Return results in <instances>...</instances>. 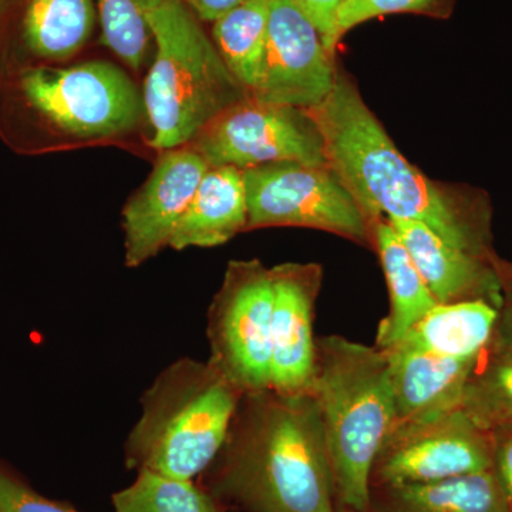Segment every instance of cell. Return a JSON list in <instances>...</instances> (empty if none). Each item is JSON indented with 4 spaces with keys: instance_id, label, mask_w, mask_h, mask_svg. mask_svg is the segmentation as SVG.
<instances>
[{
    "instance_id": "obj_1",
    "label": "cell",
    "mask_w": 512,
    "mask_h": 512,
    "mask_svg": "<svg viewBox=\"0 0 512 512\" xmlns=\"http://www.w3.org/2000/svg\"><path fill=\"white\" fill-rule=\"evenodd\" d=\"M306 113L322 136L330 170L372 225L377 218L421 222L464 251L501 261L493 247L487 195L431 180L410 163L342 67L329 96Z\"/></svg>"
},
{
    "instance_id": "obj_2",
    "label": "cell",
    "mask_w": 512,
    "mask_h": 512,
    "mask_svg": "<svg viewBox=\"0 0 512 512\" xmlns=\"http://www.w3.org/2000/svg\"><path fill=\"white\" fill-rule=\"evenodd\" d=\"M205 488L245 512H339L322 421L309 392L242 394Z\"/></svg>"
},
{
    "instance_id": "obj_3",
    "label": "cell",
    "mask_w": 512,
    "mask_h": 512,
    "mask_svg": "<svg viewBox=\"0 0 512 512\" xmlns=\"http://www.w3.org/2000/svg\"><path fill=\"white\" fill-rule=\"evenodd\" d=\"M146 136L141 87L110 60L42 67L0 82V141L19 156L128 148L146 144Z\"/></svg>"
},
{
    "instance_id": "obj_4",
    "label": "cell",
    "mask_w": 512,
    "mask_h": 512,
    "mask_svg": "<svg viewBox=\"0 0 512 512\" xmlns=\"http://www.w3.org/2000/svg\"><path fill=\"white\" fill-rule=\"evenodd\" d=\"M309 393L322 421L339 511L370 512L373 467L397 423L389 359L375 345L322 336Z\"/></svg>"
},
{
    "instance_id": "obj_5",
    "label": "cell",
    "mask_w": 512,
    "mask_h": 512,
    "mask_svg": "<svg viewBox=\"0 0 512 512\" xmlns=\"http://www.w3.org/2000/svg\"><path fill=\"white\" fill-rule=\"evenodd\" d=\"M242 393L210 360H177L141 397L126 441L130 470L197 480L220 454Z\"/></svg>"
},
{
    "instance_id": "obj_6",
    "label": "cell",
    "mask_w": 512,
    "mask_h": 512,
    "mask_svg": "<svg viewBox=\"0 0 512 512\" xmlns=\"http://www.w3.org/2000/svg\"><path fill=\"white\" fill-rule=\"evenodd\" d=\"M150 25L154 57L141 87L146 144L163 153L188 146L248 93L184 0H167L151 13Z\"/></svg>"
},
{
    "instance_id": "obj_7",
    "label": "cell",
    "mask_w": 512,
    "mask_h": 512,
    "mask_svg": "<svg viewBox=\"0 0 512 512\" xmlns=\"http://www.w3.org/2000/svg\"><path fill=\"white\" fill-rule=\"evenodd\" d=\"M247 231L311 228L372 249V222L329 167L281 161L242 171Z\"/></svg>"
},
{
    "instance_id": "obj_8",
    "label": "cell",
    "mask_w": 512,
    "mask_h": 512,
    "mask_svg": "<svg viewBox=\"0 0 512 512\" xmlns=\"http://www.w3.org/2000/svg\"><path fill=\"white\" fill-rule=\"evenodd\" d=\"M272 309L271 268L229 262L208 311V360L242 394L271 389Z\"/></svg>"
},
{
    "instance_id": "obj_9",
    "label": "cell",
    "mask_w": 512,
    "mask_h": 512,
    "mask_svg": "<svg viewBox=\"0 0 512 512\" xmlns=\"http://www.w3.org/2000/svg\"><path fill=\"white\" fill-rule=\"evenodd\" d=\"M188 146L210 167L247 171L281 161L329 167L322 136L306 110L249 94L222 111Z\"/></svg>"
},
{
    "instance_id": "obj_10",
    "label": "cell",
    "mask_w": 512,
    "mask_h": 512,
    "mask_svg": "<svg viewBox=\"0 0 512 512\" xmlns=\"http://www.w3.org/2000/svg\"><path fill=\"white\" fill-rule=\"evenodd\" d=\"M490 431L461 409L397 423L376 458L372 488L440 483L491 470Z\"/></svg>"
},
{
    "instance_id": "obj_11",
    "label": "cell",
    "mask_w": 512,
    "mask_h": 512,
    "mask_svg": "<svg viewBox=\"0 0 512 512\" xmlns=\"http://www.w3.org/2000/svg\"><path fill=\"white\" fill-rule=\"evenodd\" d=\"M97 25L94 0H0V82L74 62Z\"/></svg>"
},
{
    "instance_id": "obj_12",
    "label": "cell",
    "mask_w": 512,
    "mask_h": 512,
    "mask_svg": "<svg viewBox=\"0 0 512 512\" xmlns=\"http://www.w3.org/2000/svg\"><path fill=\"white\" fill-rule=\"evenodd\" d=\"M338 70L308 16L292 0H271L264 70L249 96L309 110L332 92Z\"/></svg>"
},
{
    "instance_id": "obj_13",
    "label": "cell",
    "mask_w": 512,
    "mask_h": 512,
    "mask_svg": "<svg viewBox=\"0 0 512 512\" xmlns=\"http://www.w3.org/2000/svg\"><path fill=\"white\" fill-rule=\"evenodd\" d=\"M210 165L190 146L158 153L146 183L123 208L124 264L138 268L170 248L175 228L190 207Z\"/></svg>"
},
{
    "instance_id": "obj_14",
    "label": "cell",
    "mask_w": 512,
    "mask_h": 512,
    "mask_svg": "<svg viewBox=\"0 0 512 512\" xmlns=\"http://www.w3.org/2000/svg\"><path fill=\"white\" fill-rule=\"evenodd\" d=\"M271 276V389L281 393L309 392L316 356L313 320L323 268L316 262H284L271 268Z\"/></svg>"
},
{
    "instance_id": "obj_15",
    "label": "cell",
    "mask_w": 512,
    "mask_h": 512,
    "mask_svg": "<svg viewBox=\"0 0 512 512\" xmlns=\"http://www.w3.org/2000/svg\"><path fill=\"white\" fill-rule=\"evenodd\" d=\"M387 220V218H386ZM402 239L437 303L485 301L500 309L503 259L488 261L444 241L421 222L387 220Z\"/></svg>"
},
{
    "instance_id": "obj_16",
    "label": "cell",
    "mask_w": 512,
    "mask_h": 512,
    "mask_svg": "<svg viewBox=\"0 0 512 512\" xmlns=\"http://www.w3.org/2000/svg\"><path fill=\"white\" fill-rule=\"evenodd\" d=\"M383 352L390 363L397 423L460 409L477 357L450 359L402 345Z\"/></svg>"
},
{
    "instance_id": "obj_17",
    "label": "cell",
    "mask_w": 512,
    "mask_h": 512,
    "mask_svg": "<svg viewBox=\"0 0 512 512\" xmlns=\"http://www.w3.org/2000/svg\"><path fill=\"white\" fill-rule=\"evenodd\" d=\"M244 173L234 167H210L190 207L175 228L170 248H214L247 231Z\"/></svg>"
},
{
    "instance_id": "obj_18",
    "label": "cell",
    "mask_w": 512,
    "mask_h": 512,
    "mask_svg": "<svg viewBox=\"0 0 512 512\" xmlns=\"http://www.w3.org/2000/svg\"><path fill=\"white\" fill-rule=\"evenodd\" d=\"M372 249L379 256L389 291V312L377 326L375 343L376 348L386 350L397 345L439 303L386 218L373 222Z\"/></svg>"
},
{
    "instance_id": "obj_19",
    "label": "cell",
    "mask_w": 512,
    "mask_h": 512,
    "mask_svg": "<svg viewBox=\"0 0 512 512\" xmlns=\"http://www.w3.org/2000/svg\"><path fill=\"white\" fill-rule=\"evenodd\" d=\"M498 315L500 309L490 302L439 303L397 345L450 359H473L493 343Z\"/></svg>"
},
{
    "instance_id": "obj_20",
    "label": "cell",
    "mask_w": 512,
    "mask_h": 512,
    "mask_svg": "<svg viewBox=\"0 0 512 512\" xmlns=\"http://www.w3.org/2000/svg\"><path fill=\"white\" fill-rule=\"evenodd\" d=\"M370 512H508L493 471L419 485L372 488Z\"/></svg>"
},
{
    "instance_id": "obj_21",
    "label": "cell",
    "mask_w": 512,
    "mask_h": 512,
    "mask_svg": "<svg viewBox=\"0 0 512 512\" xmlns=\"http://www.w3.org/2000/svg\"><path fill=\"white\" fill-rule=\"evenodd\" d=\"M271 0H247L212 23L215 43L229 72L248 94L264 70Z\"/></svg>"
},
{
    "instance_id": "obj_22",
    "label": "cell",
    "mask_w": 512,
    "mask_h": 512,
    "mask_svg": "<svg viewBox=\"0 0 512 512\" xmlns=\"http://www.w3.org/2000/svg\"><path fill=\"white\" fill-rule=\"evenodd\" d=\"M460 409L485 431L512 426V348L493 340L477 357Z\"/></svg>"
},
{
    "instance_id": "obj_23",
    "label": "cell",
    "mask_w": 512,
    "mask_h": 512,
    "mask_svg": "<svg viewBox=\"0 0 512 512\" xmlns=\"http://www.w3.org/2000/svg\"><path fill=\"white\" fill-rule=\"evenodd\" d=\"M167 0H94L101 43L133 73H140L154 47L150 16Z\"/></svg>"
},
{
    "instance_id": "obj_24",
    "label": "cell",
    "mask_w": 512,
    "mask_h": 512,
    "mask_svg": "<svg viewBox=\"0 0 512 512\" xmlns=\"http://www.w3.org/2000/svg\"><path fill=\"white\" fill-rule=\"evenodd\" d=\"M113 512H228L202 484L138 471L133 484L113 495Z\"/></svg>"
},
{
    "instance_id": "obj_25",
    "label": "cell",
    "mask_w": 512,
    "mask_h": 512,
    "mask_svg": "<svg viewBox=\"0 0 512 512\" xmlns=\"http://www.w3.org/2000/svg\"><path fill=\"white\" fill-rule=\"evenodd\" d=\"M456 0H345L336 20L338 40L369 20L396 13L430 16L447 19L453 13Z\"/></svg>"
},
{
    "instance_id": "obj_26",
    "label": "cell",
    "mask_w": 512,
    "mask_h": 512,
    "mask_svg": "<svg viewBox=\"0 0 512 512\" xmlns=\"http://www.w3.org/2000/svg\"><path fill=\"white\" fill-rule=\"evenodd\" d=\"M0 512H80L37 494L28 485L0 471Z\"/></svg>"
},
{
    "instance_id": "obj_27",
    "label": "cell",
    "mask_w": 512,
    "mask_h": 512,
    "mask_svg": "<svg viewBox=\"0 0 512 512\" xmlns=\"http://www.w3.org/2000/svg\"><path fill=\"white\" fill-rule=\"evenodd\" d=\"M495 481L500 487L508 512H512V426L490 431Z\"/></svg>"
},
{
    "instance_id": "obj_28",
    "label": "cell",
    "mask_w": 512,
    "mask_h": 512,
    "mask_svg": "<svg viewBox=\"0 0 512 512\" xmlns=\"http://www.w3.org/2000/svg\"><path fill=\"white\" fill-rule=\"evenodd\" d=\"M308 16L322 35L326 49L336 56L339 40L336 35V20L340 6L345 0H292Z\"/></svg>"
},
{
    "instance_id": "obj_29",
    "label": "cell",
    "mask_w": 512,
    "mask_h": 512,
    "mask_svg": "<svg viewBox=\"0 0 512 512\" xmlns=\"http://www.w3.org/2000/svg\"><path fill=\"white\" fill-rule=\"evenodd\" d=\"M494 340L500 345L512 348V264L503 265V301L498 315L497 330Z\"/></svg>"
},
{
    "instance_id": "obj_30",
    "label": "cell",
    "mask_w": 512,
    "mask_h": 512,
    "mask_svg": "<svg viewBox=\"0 0 512 512\" xmlns=\"http://www.w3.org/2000/svg\"><path fill=\"white\" fill-rule=\"evenodd\" d=\"M201 22L214 23L247 0H184Z\"/></svg>"
},
{
    "instance_id": "obj_31",
    "label": "cell",
    "mask_w": 512,
    "mask_h": 512,
    "mask_svg": "<svg viewBox=\"0 0 512 512\" xmlns=\"http://www.w3.org/2000/svg\"><path fill=\"white\" fill-rule=\"evenodd\" d=\"M339 512H343V511H339Z\"/></svg>"
}]
</instances>
